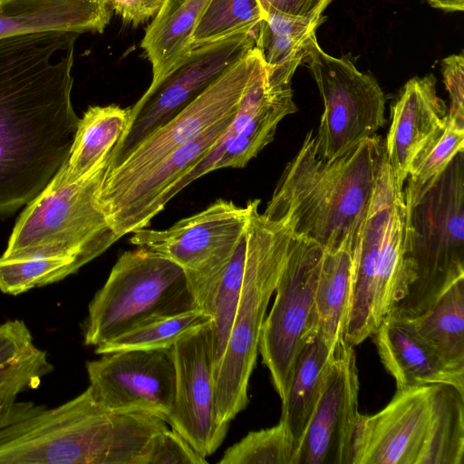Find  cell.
I'll list each match as a JSON object with an SVG mask.
<instances>
[{"instance_id":"6da1fadb","label":"cell","mask_w":464,"mask_h":464,"mask_svg":"<svg viewBox=\"0 0 464 464\" xmlns=\"http://www.w3.org/2000/svg\"><path fill=\"white\" fill-rule=\"evenodd\" d=\"M80 34L0 39V217L39 195L69 155L79 121L71 95Z\"/></svg>"},{"instance_id":"7a4b0ae2","label":"cell","mask_w":464,"mask_h":464,"mask_svg":"<svg viewBox=\"0 0 464 464\" xmlns=\"http://www.w3.org/2000/svg\"><path fill=\"white\" fill-rule=\"evenodd\" d=\"M164 417L111 411L88 387L48 409L22 401L0 426V464H145Z\"/></svg>"},{"instance_id":"3957f363","label":"cell","mask_w":464,"mask_h":464,"mask_svg":"<svg viewBox=\"0 0 464 464\" xmlns=\"http://www.w3.org/2000/svg\"><path fill=\"white\" fill-rule=\"evenodd\" d=\"M384 142L373 135L327 160L309 131L286 164L263 215L296 238L324 249L356 242L378 173Z\"/></svg>"},{"instance_id":"277c9868","label":"cell","mask_w":464,"mask_h":464,"mask_svg":"<svg viewBox=\"0 0 464 464\" xmlns=\"http://www.w3.org/2000/svg\"><path fill=\"white\" fill-rule=\"evenodd\" d=\"M383 160L357 235L345 340L356 346L372 336L415 280L409 210Z\"/></svg>"},{"instance_id":"5b68a950","label":"cell","mask_w":464,"mask_h":464,"mask_svg":"<svg viewBox=\"0 0 464 464\" xmlns=\"http://www.w3.org/2000/svg\"><path fill=\"white\" fill-rule=\"evenodd\" d=\"M248 203L243 285L226 352L214 376L216 418L228 425L248 404L261 328L293 241L288 229L259 213V199Z\"/></svg>"},{"instance_id":"8992f818","label":"cell","mask_w":464,"mask_h":464,"mask_svg":"<svg viewBox=\"0 0 464 464\" xmlns=\"http://www.w3.org/2000/svg\"><path fill=\"white\" fill-rule=\"evenodd\" d=\"M109 159L71 184L50 181L26 205L2 257H70L83 266L120 239L99 202Z\"/></svg>"},{"instance_id":"52a82bcc","label":"cell","mask_w":464,"mask_h":464,"mask_svg":"<svg viewBox=\"0 0 464 464\" xmlns=\"http://www.w3.org/2000/svg\"><path fill=\"white\" fill-rule=\"evenodd\" d=\"M409 210L415 280L389 314L411 318L464 277V155L459 152Z\"/></svg>"},{"instance_id":"ba28073f","label":"cell","mask_w":464,"mask_h":464,"mask_svg":"<svg viewBox=\"0 0 464 464\" xmlns=\"http://www.w3.org/2000/svg\"><path fill=\"white\" fill-rule=\"evenodd\" d=\"M195 309L180 266L143 247L126 251L89 304L84 343L96 347L151 321Z\"/></svg>"},{"instance_id":"9c48e42d","label":"cell","mask_w":464,"mask_h":464,"mask_svg":"<svg viewBox=\"0 0 464 464\" xmlns=\"http://www.w3.org/2000/svg\"><path fill=\"white\" fill-rule=\"evenodd\" d=\"M249 213L248 202L245 207H239L233 201L218 199L167 229L136 230L130 242L180 266L198 308L212 318L219 282Z\"/></svg>"},{"instance_id":"30bf717a","label":"cell","mask_w":464,"mask_h":464,"mask_svg":"<svg viewBox=\"0 0 464 464\" xmlns=\"http://www.w3.org/2000/svg\"><path fill=\"white\" fill-rule=\"evenodd\" d=\"M302 63L307 64L324 102L314 135L321 156L334 159L383 126L384 92L377 80L360 72L349 55L328 54L314 33L304 46Z\"/></svg>"},{"instance_id":"8fae6325","label":"cell","mask_w":464,"mask_h":464,"mask_svg":"<svg viewBox=\"0 0 464 464\" xmlns=\"http://www.w3.org/2000/svg\"><path fill=\"white\" fill-rule=\"evenodd\" d=\"M324 253L321 246L293 237L272 308L261 328L258 351L281 401L300 352L317 334L314 295Z\"/></svg>"},{"instance_id":"7c38bea8","label":"cell","mask_w":464,"mask_h":464,"mask_svg":"<svg viewBox=\"0 0 464 464\" xmlns=\"http://www.w3.org/2000/svg\"><path fill=\"white\" fill-rule=\"evenodd\" d=\"M255 46V33L241 32L191 48L130 107V122L110 152L117 166L144 138L192 102Z\"/></svg>"},{"instance_id":"4fadbf2b","label":"cell","mask_w":464,"mask_h":464,"mask_svg":"<svg viewBox=\"0 0 464 464\" xmlns=\"http://www.w3.org/2000/svg\"><path fill=\"white\" fill-rule=\"evenodd\" d=\"M254 46L192 102L139 142L115 167L107 169L101 206L221 119L234 114L258 56Z\"/></svg>"},{"instance_id":"5bb4252c","label":"cell","mask_w":464,"mask_h":464,"mask_svg":"<svg viewBox=\"0 0 464 464\" xmlns=\"http://www.w3.org/2000/svg\"><path fill=\"white\" fill-rule=\"evenodd\" d=\"M212 320L179 338L171 347L175 396L166 421L202 457L222 444L228 424L217 420Z\"/></svg>"},{"instance_id":"9a60e30c","label":"cell","mask_w":464,"mask_h":464,"mask_svg":"<svg viewBox=\"0 0 464 464\" xmlns=\"http://www.w3.org/2000/svg\"><path fill=\"white\" fill-rule=\"evenodd\" d=\"M437 384L396 389L372 415L359 414L350 464H422L434 419Z\"/></svg>"},{"instance_id":"2e32d148","label":"cell","mask_w":464,"mask_h":464,"mask_svg":"<svg viewBox=\"0 0 464 464\" xmlns=\"http://www.w3.org/2000/svg\"><path fill=\"white\" fill-rule=\"evenodd\" d=\"M86 362L89 387L104 407L123 412L170 413L176 373L171 347L102 354Z\"/></svg>"},{"instance_id":"e0dca14e","label":"cell","mask_w":464,"mask_h":464,"mask_svg":"<svg viewBox=\"0 0 464 464\" xmlns=\"http://www.w3.org/2000/svg\"><path fill=\"white\" fill-rule=\"evenodd\" d=\"M359 375L354 346L338 345L293 464H350L358 411Z\"/></svg>"},{"instance_id":"ac0fdd59","label":"cell","mask_w":464,"mask_h":464,"mask_svg":"<svg viewBox=\"0 0 464 464\" xmlns=\"http://www.w3.org/2000/svg\"><path fill=\"white\" fill-rule=\"evenodd\" d=\"M432 73L410 79L391 107L392 122L384 142L387 162L403 188L411 164L428 139L447 120L448 109L437 92Z\"/></svg>"},{"instance_id":"d6986e66","label":"cell","mask_w":464,"mask_h":464,"mask_svg":"<svg viewBox=\"0 0 464 464\" xmlns=\"http://www.w3.org/2000/svg\"><path fill=\"white\" fill-rule=\"evenodd\" d=\"M372 336L396 389L450 384L464 393V372L448 366L406 319L388 314Z\"/></svg>"},{"instance_id":"ffe728a7","label":"cell","mask_w":464,"mask_h":464,"mask_svg":"<svg viewBox=\"0 0 464 464\" xmlns=\"http://www.w3.org/2000/svg\"><path fill=\"white\" fill-rule=\"evenodd\" d=\"M297 110L290 91L265 104L239 130H234L230 123L219 142L164 191L158 204L165 207L181 189L210 171L245 167L274 140L278 123Z\"/></svg>"},{"instance_id":"44dd1931","label":"cell","mask_w":464,"mask_h":464,"mask_svg":"<svg viewBox=\"0 0 464 464\" xmlns=\"http://www.w3.org/2000/svg\"><path fill=\"white\" fill-rule=\"evenodd\" d=\"M111 16L104 0H0V39L53 30L102 33Z\"/></svg>"},{"instance_id":"7402d4cb","label":"cell","mask_w":464,"mask_h":464,"mask_svg":"<svg viewBox=\"0 0 464 464\" xmlns=\"http://www.w3.org/2000/svg\"><path fill=\"white\" fill-rule=\"evenodd\" d=\"M130 117V107L90 106L79 119L67 159L51 181L67 185L91 171L117 144Z\"/></svg>"},{"instance_id":"603a6c76","label":"cell","mask_w":464,"mask_h":464,"mask_svg":"<svg viewBox=\"0 0 464 464\" xmlns=\"http://www.w3.org/2000/svg\"><path fill=\"white\" fill-rule=\"evenodd\" d=\"M354 246L348 242L336 249H324L316 284V331L333 350L346 341Z\"/></svg>"},{"instance_id":"cb8c5ba5","label":"cell","mask_w":464,"mask_h":464,"mask_svg":"<svg viewBox=\"0 0 464 464\" xmlns=\"http://www.w3.org/2000/svg\"><path fill=\"white\" fill-rule=\"evenodd\" d=\"M209 0H166L147 27L140 46L152 65L150 87L190 50L192 34Z\"/></svg>"},{"instance_id":"d4e9b609","label":"cell","mask_w":464,"mask_h":464,"mask_svg":"<svg viewBox=\"0 0 464 464\" xmlns=\"http://www.w3.org/2000/svg\"><path fill=\"white\" fill-rule=\"evenodd\" d=\"M334 351L316 334L304 344L296 360L286 395L282 401L280 418L293 438L295 453L321 395Z\"/></svg>"},{"instance_id":"484cf974","label":"cell","mask_w":464,"mask_h":464,"mask_svg":"<svg viewBox=\"0 0 464 464\" xmlns=\"http://www.w3.org/2000/svg\"><path fill=\"white\" fill-rule=\"evenodd\" d=\"M404 319L448 366L464 372V277L424 312Z\"/></svg>"},{"instance_id":"4316f807","label":"cell","mask_w":464,"mask_h":464,"mask_svg":"<svg viewBox=\"0 0 464 464\" xmlns=\"http://www.w3.org/2000/svg\"><path fill=\"white\" fill-rule=\"evenodd\" d=\"M324 19L323 14L303 17L266 11L255 34V47L266 67L296 70L307 39Z\"/></svg>"},{"instance_id":"83f0119b","label":"cell","mask_w":464,"mask_h":464,"mask_svg":"<svg viewBox=\"0 0 464 464\" xmlns=\"http://www.w3.org/2000/svg\"><path fill=\"white\" fill-rule=\"evenodd\" d=\"M464 121L449 113L444 125L424 143L413 159L402 189L407 208L413 207L433 186L453 158L464 150Z\"/></svg>"},{"instance_id":"f1b7e54d","label":"cell","mask_w":464,"mask_h":464,"mask_svg":"<svg viewBox=\"0 0 464 464\" xmlns=\"http://www.w3.org/2000/svg\"><path fill=\"white\" fill-rule=\"evenodd\" d=\"M464 393L437 384L434 419L422 464H463Z\"/></svg>"},{"instance_id":"f546056e","label":"cell","mask_w":464,"mask_h":464,"mask_svg":"<svg viewBox=\"0 0 464 464\" xmlns=\"http://www.w3.org/2000/svg\"><path fill=\"white\" fill-rule=\"evenodd\" d=\"M211 320V316L200 309L154 320L96 346L95 353L169 349L179 338Z\"/></svg>"},{"instance_id":"4dcf8cb0","label":"cell","mask_w":464,"mask_h":464,"mask_svg":"<svg viewBox=\"0 0 464 464\" xmlns=\"http://www.w3.org/2000/svg\"><path fill=\"white\" fill-rule=\"evenodd\" d=\"M246 227L223 273L215 297L212 313L214 376L225 354L240 298L247 257Z\"/></svg>"},{"instance_id":"1f68e13d","label":"cell","mask_w":464,"mask_h":464,"mask_svg":"<svg viewBox=\"0 0 464 464\" xmlns=\"http://www.w3.org/2000/svg\"><path fill=\"white\" fill-rule=\"evenodd\" d=\"M265 16L260 0H209L192 34L190 49L241 32L256 34Z\"/></svg>"},{"instance_id":"d6a6232c","label":"cell","mask_w":464,"mask_h":464,"mask_svg":"<svg viewBox=\"0 0 464 464\" xmlns=\"http://www.w3.org/2000/svg\"><path fill=\"white\" fill-rule=\"evenodd\" d=\"M81 265L70 257H0V291L17 295L76 273Z\"/></svg>"},{"instance_id":"836d02e7","label":"cell","mask_w":464,"mask_h":464,"mask_svg":"<svg viewBox=\"0 0 464 464\" xmlns=\"http://www.w3.org/2000/svg\"><path fill=\"white\" fill-rule=\"evenodd\" d=\"M295 444L284 422L248 432L228 448L219 464H293Z\"/></svg>"},{"instance_id":"e575fe53","label":"cell","mask_w":464,"mask_h":464,"mask_svg":"<svg viewBox=\"0 0 464 464\" xmlns=\"http://www.w3.org/2000/svg\"><path fill=\"white\" fill-rule=\"evenodd\" d=\"M52 371L46 352L34 344L0 367V426L19 409L18 395L38 387L42 378Z\"/></svg>"},{"instance_id":"d590c367","label":"cell","mask_w":464,"mask_h":464,"mask_svg":"<svg viewBox=\"0 0 464 464\" xmlns=\"http://www.w3.org/2000/svg\"><path fill=\"white\" fill-rule=\"evenodd\" d=\"M188 442L174 430L165 429L157 434L150 445L145 464H206Z\"/></svg>"},{"instance_id":"8d00e7d4","label":"cell","mask_w":464,"mask_h":464,"mask_svg":"<svg viewBox=\"0 0 464 464\" xmlns=\"http://www.w3.org/2000/svg\"><path fill=\"white\" fill-rule=\"evenodd\" d=\"M443 82L450 98L448 113L464 121V56L451 54L441 61Z\"/></svg>"},{"instance_id":"74e56055","label":"cell","mask_w":464,"mask_h":464,"mask_svg":"<svg viewBox=\"0 0 464 464\" xmlns=\"http://www.w3.org/2000/svg\"><path fill=\"white\" fill-rule=\"evenodd\" d=\"M34 345L33 336L22 320L0 324V367L15 359Z\"/></svg>"},{"instance_id":"f35d334b","label":"cell","mask_w":464,"mask_h":464,"mask_svg":"<svg viewBox=\"0 0 464 464\" xmlns=\"http://www.w3.org/2000/svg\"><path fill=\"white\" fill-rule=\"evenodd\" d=\"M125 23L138 25L155 16L166 0H104Z\"/></svg>"},{"instance_id":"ab89813d","label":"cell","mask_w":464,"mask_h":464,"mask_svg":"<svg viewBox=\"0 0 464 464\" xmlns=\"http://www.w3.org/2000/svg\"><path fill=\"white\" fill-rule=\"evenodd\" d=\"M333 0H260L265 11L309 17L323 14Z\"/></svg>"},{"instance_id":"60d3db41","label":"cell","mask_w":464,"mask_h":464,"mask_svg":"<svg viewBox=\"0 0 464 464\" xmlns=\"http://www.w3.org/2000/svg\"><path fill=\"white\" fill-rule=\"evenodd\" d=\"M429 4L446 12H461L464 10V0H427Z\"/></svg>"}]
</instances>
